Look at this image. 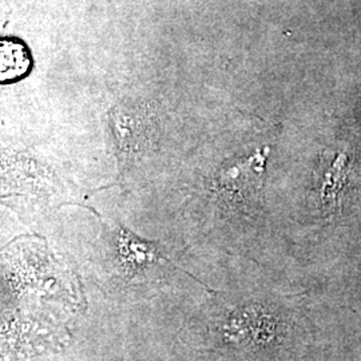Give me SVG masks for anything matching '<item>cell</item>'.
<instances>
[{"label":"cell","mask_w":361,"mask_h":361,"mask_svg":"<svg viewBox=\"0 0 361 361\" xmlns=\"http://www.w3.org/2000/svg\"><path fill=\"white\" fill-rule=\"evenodd\" d=\"M110 128L122 165L138 159L158 141V118L146 104L122 102L111 110Z\"/></svg>","instance_id":"obj_1"},{"label":"cell","mask_w":361,"mask_h":361,"mask_svg":"<svg viewBox=\"0 0 361 361\" xmlns=\"http://www.w3.org/2000/svg\"><path fill=\"white\" fill-rule=\"evenodd\" d=\"M348 169H345L344 157H338L326 170L323 178L316 185L313 194V213L324 224L329 225L341 219L349 207Z\"/></svg>","instance_id":"obj_4"},{"label":"cell","mask_w":361,"mask_h":361,"mask_svg":"<svg viewBox=\"0 0 361 361\" xmlns=\"http://www.w3.org/2000/svg\"><path fill=\"white\" fill-rule=\"evenodd\" d=\"M0 59V79L3 85L23 79L30 74L32 67L30 50L19 39H1Z\"/></svg>","instance_id":"obj_6"},{"label":"cell","mask_w":361,"mask_h":361,"mask_svg":"<svg viewBox=\"0 0 361 361\" xmlns=\"http://www.w3.org/2000/svg\"><path fill=\"white\" fill-rule=\"evenodd\" d=\"M118 257L121 259L122 267L129 271H142L145 268L150 267L158 259H166L157 246L152 243L143 241L135 234L129 232L125 228H121L118 233Z\"/></svg>","instance_id":"obj_5"},{"label":"cell","mask_w":361,"mask_h":361,"mask_svg":"<svg viewBox=\"0 0 361 361\" xmlns=\"http://www.w3.org/2000/svg\"><path fill=\"white\" fill-rule=\"evenodd\" d=\"M268 150L261 149L240 161L222 166L216 188L219 197L233 207L253 212L261 202Z\"/></svg>","instance_id":"obj_2"},{"label":"cell","mask_w":361,"mask_h":361,"mask_svg":"<svg viewBox=\"0 0 361 361\" xmlns=\"http://www.w3.org/2000/svg\"><path fill=\"white\" fill-rule=\"evenodd\" d=\"M233 322L238 340L258 353L283 344L290 328L281 314L258 304L237 312Z\"/></svg>","instance_id":"obj_3"}]
</instances>
